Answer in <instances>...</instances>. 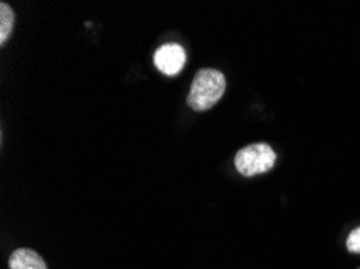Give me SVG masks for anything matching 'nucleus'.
<instances>
[{"mask_svg":"<svg viewBox=\"0 0 360 269\" xmlns=\"http://www.w3.org/2000/svg\"><path fill=\"white\" fill-rule=\"evenodd\" d=\"M226 89V78L221 71L202 68L194 76L188 96V105L195 112L210 110L220 100Z\"/></svg>","mask_w":360,"mask_h":269,"instance_id":"obj_1","label":"nucleus"},{"mask_svg":"<svg viewBox=\"0 0 360 269\" xmlns=\"http://www.w3.org/2000/svg\"><path fill=\"white\" fill-rule=\"evenodd\" d=\"M276 153L269 144H252L243 147L234 158V166L243 176H255L270 171L275 166Z\"/></svg>","mask_w":360,"mask_h":269,"instance_id":"obj_2","label":"nucleus"},{"mask_svg":"<svg viewBox=\"0 0 360 269\" xmlns=\"http://www.w3.org/2000/svg\"><path fill=\"white\" fill-rule=\"evenodd\" d=\"M154 63L157 70H160L163 74L174 76L183 70L186 63V52L179 44H165L157 48L154 53Z\"/></svg>","mask_w":360,"mask_h":269,"instance_id":"obj_3","label":"nucleus"},{"mask_svg":"<svg viewBox=\"0 0 360 269\" xmlns=\"http://www.w3.org/2000/svg\"><path fill=\"white\" fill-rule=\"evenodd\" d=\"M8 269H47L42 258L30 249L15 250L8 260Z\"/></svg>","mask_w":360,"mask_h":269,"instance_id":"obj_4","label":"nucleus"},{"mask_svg":"<svg viewBox=\"0 0 360 269\" xmlns=\"http://www.w3.org/2000/svg\"><path fill=\"white\" fill-rule=\"evenodd\" d=\"M15 23V15L13 10L10 8L8 4L2 2L0 4V44H5L8 39V36L12 34Z\"/></svg>","mask_w":360,"mask_h":269,"instance_id":"obj_5","label":"nucleus"},{"mask_svg":"<svg viewBox=\"0 0 360 269\" xmlns=\"http://www.w3.org/2000/svg\"><path fill=\"white\" fill-rule=\"evenodd\" d=\"M347 250L351 254H360V228L354 229L347 237Z\"/></svg>","mask_w":360,"mask_h":269,"instance_id":"obj_6","label":"nucleus"}]
</instances>
